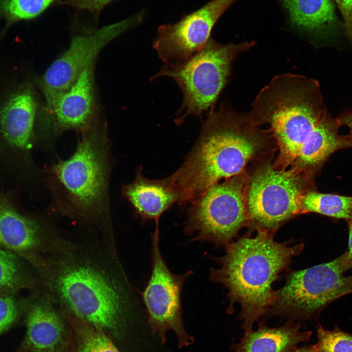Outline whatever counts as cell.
I'll use <instances>...</instances> for the list:
<instances>
[{"instance_id": "obj_1", "label": "cell", "mask_w": 352, "mask_h": 352, "mask_svg": "<svg viewBox=\"0 0 352 352\" xmlns=\"http://www.w3.org/2000/svg\"><path fill=\"white\" fill-rule=\"evenodd\" d=\"M323 98L318 81L289 73L274 77L258 94L248 115L255 126H269L279 149L278 167L311 177L334 152L352 147Z\"/></svg>"}, {"instance_id": "obj_2", "label": "cell", "mask_w": 352, "mask_h": 352, "mask_svg": "<svg viewBox=\"0 0 352 352\" xmlns=\"http://www.w3.org/2000/svg\"><path fill=\"white\" fill-rule=\"evenodd\" d=\"M100 256L63 241L34 267L69 315L115 336L126 326L134 299L120 271Z\"/></svg>"}, {"instance_id": "obj_3", "label": "cell", "mask_w": 352, "mask_h": 352, "mask_svg": "<svg viewBox=\"0 0 352 352\" xmlns=\"http://www.w3.org/2000/svg\"><path fill=\"white\" fill-rule=\"evenodd\" d=\"M264 134L248 115L223 104L211 108L195 145L173 174L178 203H190L222 178L243 173L262 149Z\"/></svg>"}, {"instance_id": "obj_4", "label": "cell", "mask_w": 352, "mask_h": 352, "mask_svg": "<svg viewBox=\"0 0 352 352\" xmlns=\"http://www.w3.org/2000/svg\"><path fill=\"white\" fill-rule=\"evenodd\" d=\"M257 232L255 237L245 235L225 246V254L214 258L220 267L210 270L211 280L227 289V313L233 312L236 303L241 305L244 334L265 315L274 298L272 284L304 246L301 242L290 245L289 241L277 242L273 234Z\"/></svg>"}, {"instance_id": "obj_5", "label": "cell", "mask_w": 352, "mask_h": 352, "mask_svg": "<svg viewBox=\"0 0 352 352\" xmlns=\"http://www.w3.org/2000/svg\"><path fill=\"white\" fill-rule=\"evenodd\" d=\"M91 126L83 131L74 154L48 169L47 183L54 210L63 215L109 226V144L105 131Z\"/></svg>"}, {"instance_id": "obj_6", "label": "cell", "mask_w": 352, "mask_h": 352, "mask_svg": "<svg viewBox=\"0 0 352 352\" xmlns=\"http://www.w3.org/2000/svg\"><path fill=\"white\" fill-rule=\"evenodd\" d=\"M255 44L254 41L222 44L211 37L206 45L187 61L162 67L151 79L171 77L183 94L175 123L180 125L190 115L200 118L203 112L214 107L230 75L232 62Z\"/></svg>"}, {"instance_id": "obj_7", "label": "cell", "mask_w": 352, "mask_h": 352, "mask_svg": "<svg viewBox=\"0 0 352 352\" xmlns=\"http://www.w3.org/2000/svg\"><path fill=\"white\" fill-rule=\"evenodd\" d=\"M310 177L293 168L264 162L246 176L245 201L247 225L257 231L274 234L284 223L301 214L303 195Z\"/></svg>"}, {"instance_id": "obj_8", "label": "cell", "mask_w": 352, "mask_h": 352, "mask_svg": "<svg viewBox=\"0 0 352 352\" xmlns=\"http://www.w3.org/2000/svg\"><path fill=\"white\" fill-rule=\"evenodd\" d=\"M341 256L333 260L292 272L285 285L275 290L264 316H278L300 323L317 318L328 305L352 293V275Z\"/></svg>"}, {"instance_id": "obj_9", "label": "cell", "mask_w": 352, "mask_h": 352, "mask_svg": "<svg viewBox=\"0 0 352 352\" xmlns=\"http://www.w3.org/2000/svg\"><path fill=\"white\" fill-rule=\"evenodd\" d=\"M246 176L243 172L210 187L191 202L184 232L191 240L226 246L247 225Z\"/></svg>"}, {"instance_id": "obj_10", "label": "cell", "mask_w": 352, "mask_h": 352, "mask_svg": "<svg viewBox=\"0 0 352 352\" xmlns=\"http://www.w3.org/2000/svg\"><path fill=\"white\" fill-rule=\"evenodd\" d=\"M152 273L142 293L148 324L153 334L162 343L167 340V332L172 331L177 338L178 348L187 347L193 343L194 339L183 324L181 295L184 284L192 271L182 274L170 271L159 249L158 227L152 235Z\"/></svg>"}, {"instance_id": "obj_11", "label": "cell", "mask_w": 352, "mask_h": 352, "mask_svg": "<svg viewBox=\"0 0 352 352\" xmlns=\"http://www.w3.org/2000/svg\"><path fill=\"white\" fill-rule=\"evenodd\" d=\"M37 102L31 86L21 85L0 108V171L22 180L32 165L30 151Z\"/></svg>"}, {"instance_id": "obj_12", "label": "cell", "mask_w": 352, "mask_h": 352, "mask_svg": "<svg viewBox=\"0 0 352 352\" xmlns=\"http://www.w3.org/2000/svg\"><path fill=\"white\" fill-rule=\"evenodd\" d=\"M145 12L104 26L88 34L74 36L68 48L54 61L40 80L46 106L67 90L86 68L93 64L98 53L107 44L129 29L140 24Z\"/></svg>"}, {"instance_id": "obj_13", "label": "cell", "mask_w": 352, "mask_h": 352, "mask_svg": "<svg viewBox=\"0 0 352 352\" xmlns=\"http://www.w3.org/2000/svg\"><path fill=\"white\" fill-rule=\"evenodd\" d=\"M237 0H212L198 10L157 30L153 48L167 65L185 62L201 49L210 38L221 15Z\"/></svg>"}, {"instance_id": "obj_14", "label": "cell", "mask_w": 352, "mask_h": 352, "mask_svg": "<svg viewBox=\"0 0 352 352\" xmlns=\"http://www.w3.org/2000/svg\"><path fill=\"white\" fill-rule=\"evenodd\" d=\"M13 191L0 193V248L30 263L48 252L58 238L51 237L38 219L20 211Z\"/></svg>"}, {"instance_id": "obj_15", "label": "cell", "mask_w": 352, "mask_h": 352, "mask_svg": "<svg viewBox=\"0 0 352 352\" xmlns=\"http://www.w3.org/2000/svg\"><path fill=\"white\" fill-rule=\"evenodd\" d=\"M33 298L26 312V331L23 352H66L69 334L63 318L55 309L49 294Z\"/></svg>"}, {"instance_id": "obj_16", "label": "cell", "mask_w": 352, "mask_h": 352, "mask_svg": "<svg viewBox=\"0 0 352 352\" xmlns=\"http://www.w3.org/2000/svg\"><path fill=\"white\" fill-rule=\"evenodd\" d=\"M46 107L62 131H84L89 128L94 110L93 64L85 69L67 90Z\"/></svg>"}, {"instance_id": "obj_17", "label": "cell", "mask_w": 352, "mask_h": 352, "mask_svg": "<svg viewBox=\"0 0 352 352\" xmlns=\"http://www.w3.org/2000/svg\"><path fill=\"white\" fill-rule=\"evenodd\" d=\"M142 170L141 166L137 170L132 183L122 185V195L132 204L142 222L154 219L158 224L162 213L179 202L174 176L150 179L143 176Z\"/></svg>"}, {"instance_id": "obj_18", "label": "cell", "mask_w": 352, "mask_h": 352, "mask_svg": "<svg viewBox=\"0 0 352 352\" xmlns=\"http://www.w3.org/2000/svg\"><path fill=\"white\" fill-rule=\"evenodd\" d=\"M293 26L313 35L334 37L344 29L333 0H282Z\"/></svg>"}, {"instance_id": "obj_19", "label": "cell", "mask_w": 352, "mask_h": 352, "mask_svg": "<svg viewBox=\"0 0 352 352\" xmlns=\"http://www.w3.org/2000/svg\"><path fill=\"white\" fill-rule=\"evenodd\" d=\"M300 323L288 320L278 327L261 322L255 330L244 334L238 343L231 345L234 352H292L298 344L308 342L311 331H301Z\"/></svg>"}, {"instance_id": "obj_20", "label": "cell", "mask_w": 352, "mask_h": 352, "mask_svg": "<svg viewBox=\"0 0 352 352\" xmlns=\"http://www.w3.org/2000/svg\"><path fill=\"white\" fill-rule=\"evenodd\" d=\"M26 262L13 252L0 248V294H15L21 290L35 288L37 279Z\"/></svg>"}, {"instance_id": "obj_21", "label": "cell", "mask_w": 352, "mask_h": 352, "mask_svg": "<svg viewBox=\"0 0 352 352\" xmlns=\"http://www.w3.org/2000/svg\"><path fill=\"white\" fill-rule=\"evenodd\" d=\"M311 212L348 221L352 219V197L309 190L302 197L301 213Z\"/></svg>"}, {"instance_id": "obj_22", "label": "cell", "mask_w": 352, "mask_h": 352, "mask_svg": "<svg viewBox=\"0 0 352 352\" xmlns=\"http://www.w3.org/2000/svg\"><path fill=\"white\" fill-rule=\"evenodd\" d=\"M68 317L74 332L75 352H119L103 330L72 315Z\"/></svg>"}, {"instance_id": "obj_23", "label": "cell", "mask_w": 352, "mask_h": 352, "mask_svg": "<svg viewBox=\"0 0 352 352\" xmlns=\"http://www.w3.org/2000/svg\"><path fill=\"white\" fill-rule=\"evenodd\" d=\"M58 0H0V13L10 21L34 18Z\"/></svg>"}, {"instance_id": "obj_24", "label": "cell", "mask_w": 352, "mask_h": 352, "mask_svg": "<svg viewBox=\"0 0 352 352\" xmlns=\"http://www.w3.org/2000/svg\"><path fill=\"white\" fill-rule=\"evenodd\" d=\"M316 352H352V334L336 326L328 330L319 325L316 327Z\"/></svg>"}, {"instance_id": "obj_25", "label": "cell", "mask_w": 352, "mask_h": 352, "mask_svg": "<svg viewBox=\"0 0 352 352\" xmlns=\"http://www.w3.org/2000/svg\"><path fill=\"white\" fill-rule=\"evenodd\" d=\"M32 298L21 301L14 294H0V335L17 321L23 311H26Z\"/></svg>"}, {"instance_id": "obj_26", "label": "cell", "mask_w": 352, "mask_h": 352, "mask_svg": "<svg viewBox=\"0 0 352 352\" xmlns=\"http://www.w3.org/2000/svg\"><path fill=\"white\" fill-rule=\"evenodd\" d=\"M343 19L344 33L352 44V0H335Z\"/></svg>"}, {"instance_id": "obj_27", "label": "cell", "mask_w": 352, "mask_h": 352, "mask_svg": "<svg viewBox=\"0 0 352 352\" xmlns=\"http://www.w3.org/2000/svg\"><path fill=\"white\" fill-rule=\"evenodd\" d=\"M112 0H65L67 4L98 15Z\"/></svg>"}, {"instance_id": "obj_28", "label": "cell", "mask_w": 352, "mask_h": 352, "mask_svg": "<svg viewBox=\"0 0 352 352\" xmlns=\"http://www.w3.org/2000/svg\"><path fill=\"white\" fill-rule=\"evenodd\" d=\"M349 243L347 250L341 256L343 262L349 270L352 269V219L348 221Z\"/></svg>"}, {"instance_id": "obj_29", "label": "cell", "mask_w": 352, "mask_h": 352, "mask_svg": "<svg viewBox=\"0 0 352 352\" xmlns=\"http://www.w3.org/2000/svg\"><path fill=\"white\" fill-rule=\"evenodd\" d=\"M338 118L341 126L349 128L350 132L348 135L352 141V109L344 111Z\"/></svg>"}, {"instance_id": "obj_30", "label": "cell", "mask_w": 352, "mask_h": 352, "mask_svg": "<svg viewBox=\"0 0 352 352\" xmlns=\"http://www.w3.org/2000/svg\"><path fill=\"white\" fill-rule=\"evenodd\" d=\"M292 352H316V351L313 345L296 348Z\"/></svg>"}]
</instances>
